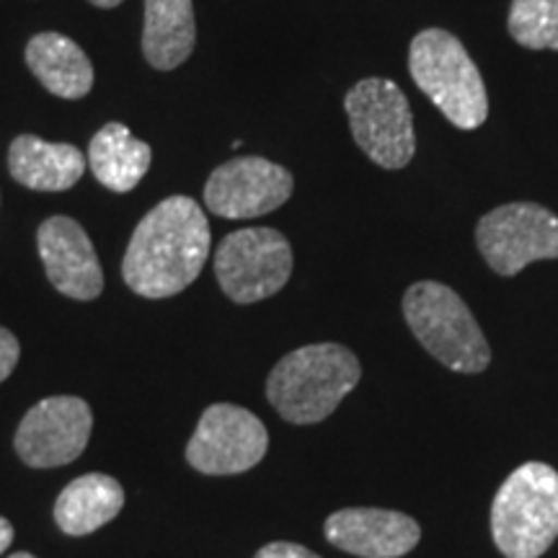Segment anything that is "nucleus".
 <instances>
[{"mask_svg":"<svg viewBox=\"0 0 558 558\" xmlns=\"http://www.w3.org/2000/svg\"><path fill=\"white\" fill-rule=\"evenodd\" d=\"M295 179L284 166L267 158L246 156L220 163L205 184V205L228 220L262 218L292 197Z\"/></svg>","mask_w":558,"mask_h":558,"instance_id":"9b49d317","label":"nucleus"},{"mask_svg":"<svg viewBox=\"0 0 558 558\" xmlns=\"http://www.w3.org/2000/svg\"><path fill=\"white\" fill-rule=\"evenodd\" d=\"M354 143L386 171L407 169L416 153L414 114L407 94L386 78L354 83L344 96Z\"/></svg>","mask_w":558,"mask_h":558,"instance_id":"423d86ee","label":"nucleus"},{"mask_svg":"<svg viewBox=\"0 0 558 558\" xmlns=\"http://www.w3.org/2000/svg\"><path fill=\"white\" fill-rule=\"evenodd\" d=\"M13 543V525L5 518H0V554H5Z\"/></svg>","mask_w":558,"mask_h":558,"instance_id":"4be33fe9","label":"nucleus"},{"mask_svg":"<svg viewBox=\"0 0 558 558\" xmlns=\"http://www.w3.org/2000/svg\"><path fill=\"white\" fill-rule=\"evenodd\" d=\"M409 73L458 130H478L488 117L486 83L456 34L424 29L411 39Z\"/></svg>","mask_w":558,"mask_h":558,"instance_id":"7ed1b4c3","label":"nucleus"},{"mask_svg":"<svg viewBox=\"0 0 558 558\" xmlns=\"http://www.w3.org/2000/svg\"><path fill=\"white\" fill-rule=\"evenodd\" d=\"M209 222L192 197L173 194L137 222L122 277L135 295L163 300L184 292L209 256Z\"/></svg>","mask_w":558,"mask_h":558,"instance_id":"f257e3e1","label":"nucleus"},{"mask_svg":"<svg viewBox=\"0 0 558 558\" xmlns=\"http://www.w3.org/2000/svg\"><path fill=\"white\" fill-rule=\"evenodd\" d=\"M124 507V488L107 473H86L70 481L54 501V522L65 535H90L109 525Z\"/></svg>","mask_w":558,"mask_h":558,"instance_id":"dca6fc26","label":"nucleus"},{"mask_svg":"<svg viewBox=\"0 0 558 558\" xmlns=\"http://www.w3.org/2000/svg\"><path fill=\"white\" fill-rule=\"evenodd\" d=\"M492 538L507 558H538L558 538V471L530 460L492 501Z\"/></svg>","mask_w":558,"mask_h":558,"instance_id":"20e7f679","label":"nucleus"},{"mask_svg":"<svg viewBox=\"0 0 558 558\" xmlns=\"http://www.w3.org/2000/svg\"><path fill=\"white\" fill-rule=\"evenodd\" d=\"M86 158L70 143H47L37 135H19L9 148L11 179L34 192H68L86 171Z\"/></svg>","mask_w":558,"mask_h":558,"instance_id":"4468645a","label":"nucleus"},{"mask_svg":"<svg viewBox=\"0 0 558 558\" xmlns=\"http://www.w3.org/2000/svg\"><path fill=\"white\" fill-rule=\"evenodd\" d=\"M326 541L360 558H401L422 541V527L396 509L349 507L326 518Z\"/></svg>","mask_w":558,"mask_h":558,"instance_id":"ddd939ff","label":"nucleus"},{"mask_svg":"<svg viewBox=\"0 0 558 558\" xmlns=\"http://www.w3.org/2000/svg\"><path fill=\"white\" fill-rule=\"evenodd\" d=\"M94 411L78 396H50L21 418L13 448L32 469H58L86 450Z\"/></svg>","mask_w":558,"mask_h":558,"instance_id":"9d476101","label":"nucleus"},{"mask_svg":"<svg viewBox=\"0 0 558 558\" xmlns=\"http://www.w3.org/2000/svg\"><path fill=\"white\" fill-rule=\"evenodd\" d=\"M37 248L47 279L60 295L96 300L104 290V271L88 233L68 215H52L37 230Z\"/></svg>","mask_w":558,"mask_h":558,"instance_id":"f8f14e48","label":"nucleus"},{"mask_svg":"<svg viewBox=\"0 0 558 558\" xmlns=\"http://www.w3.org/2000/svg\"><path fill=\"white\" fill-rule=\"evenodd\" d=\"M254 558H320L318 554H313L305 546H298V543H288V541H277V543H267L262 550H256Z\"/></svg>","mask_w":558,"mask_h":558,"instance_id":"412c9836","label":"nucleus"},{"mask_svg":"<svg viewBox=\"0 0 558 558\" xmlns=\"http://www.w3.org/2000/svg\"><path fill=\"white\" fill-rule=\"evenodd\" d=\"M26 65L41 86L60 99L78 101L94 88V65L73 39L60 32H41L26 45Z\"/></svg>","mask_w":558,"mask_h":558,"instance_id":"2eb2a0df","label":"nucleus"},{"mask_svg":"<svg viewBox=\"0 0 558 558\" xmlns=\"http://www.w3.org/2000/svg\"><path fill=\"white\" fill-rule=\"evenodd\" d=\"M90 5H96V9H117V5H122L124 0H88Z\"/></svg>","mask_w":558,"mask_h":558,"instance_id":"5701e85b","label":"nucleus"},{"mask_svg":"<svg viewBox=\"0 0 558 558\" xmlns=\"http://www.w3.org/2000/svg\"><path fill=\"white\" fill-rule=\"evenodd\" d=\"M267 450L269 432L259 416L235 403H213L186 445V463L205 476H235L259 465Z\"/></svg>","mask_w":558,"mask_h":558,"instance_id":"1a4fd4ad","label":"nucleus"},{"mask_svg":"<svg viewBox=\"0 0 558 558\" xmlns=\"http://www.w3.org/2000/svg\"><path fill=\"white\" fill-rule=\"evenodd\" d=\"M292 275L290 241L275 228H243L222 239L215 251L220 290L239 305L277 295Z\"/></svg>","mask_w":558,"mask_h":558,"instance_id":"0eeeda50","label":"nucleus"},{"mask_svg":"<svg viewBox=\"0 0 558 558\" xmlns=\"http://www.w3.org/2000/svg\"><path fill=\"white\" fill-rule=\"evenodd\" d=\"M9 558H37V556L26 554V550H19V554H13V556H9Z\"/></svg>","mask_w":558,"mask_h":558,"instance_id":"b1692460","label":"nucleus"},{"mask_svg":"<svg viewBox=\"0 0 558 558\" xmlns=\"http://www.w3.org/2000/svg\"><path fill=\"white\" fill-rule=\"evenodd\" d=\"M403 318L427 352L456 373L478 375L492 362V347L465 300L442 282L411 284L403 295Z\"/></svg>","mask_w":558,"mask_h":558,"instance_id":"39448f33","label":"nucleus"},{"mask_svg":"<svg viewBox=\"0 0 558 558\" xmlns=\"http://www.w3.org/2000/svg\"><path fill=\"white\" fill-rule=\"evenodd\" d=\"M153 163L148 143L137 140L122 122H109L90 137L88 166L109 192H132Z\"/></svg>","mask_w":558,"mask_h":558,"instance_id":"a211bd4d","label":"nucleus"},{"mask_svg":"<svg viewBox=\"0 0 558 558\" xmlns=\"http://www.w3.org/2000/svg\"><path fill=\"white\" fill-rule=\"evenodd\" d=\"M476 243L488 267L514 277L527 264L558 259V218L535 202H509L478 220Z\"/></svg>","mask_w":558,"mask_h":558,"instance_id":"6e6552de","label":"nucleus"},{"mask_svg":"<svg viewBox=\"0 0 558 558\" xmlns=\"http://www.w3.org/2000/svg\"><path fill=\"white\" fill-rule=\"evenodd\" d=\"M197 45L194 0H145L143 54L150 68L173 70L192 58Z\"/></svg>","mask_w":558,"mask_h":558,"instance_id":"f3484780","label":"nucleus"},{"mask_svg":"<svg viewBox=\"0 0 558 558\" xmlns=\"http://www.w3.org/2000/svg\"><path fill=\"white\" fill-rule=\"evenodd\" d=\"M507 26L520 47L558 52V0H512Z\"/></svg>","mask_w":558,"mask_h":558,"instance_id":"6ab92c4d","label":"nucleus"},{"mask_svg":"<svg viewBox=\"0 0 558 558\" xmlns=\"http://www.w3.org/2000/svg\"><path fill=\"white\" fill-rule=\"evenodd\" d=\"M19 357H21L19 339L13 337L9 329H3V326H0V383H3L5 378H11V373L19 365Z\"/></svg>","mask_w":558,"mask_h":558,"instance_id":"aec40b11","label":"nucleus"},{"mask_svg":"<svg viewBox=\"0 0 558 558\" xmlns=\"http://www.w3.org/2000/svg\"><path fill=\"white\" fill-rule=\"evenodd\" d=\"M362 365L341 344H308L284 354L269 373L267 399L290 424H318L357 388Z\"/></svg>","mask_w":558,"mask_h":558,"instance_id":"f03ea898","label":"nucleus"}]
</instances>
